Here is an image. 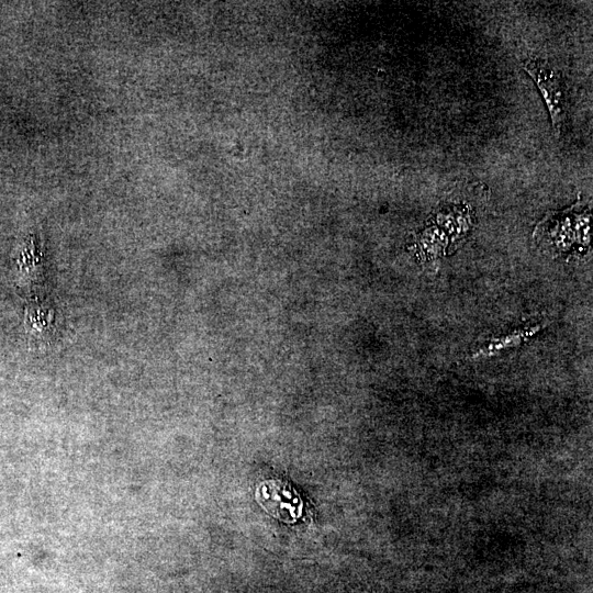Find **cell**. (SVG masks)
I'll return each mask as SVG.
<instances>
[{
	"label": "cell",
	"instance_id": "obj_1",
	"mask_svg": "<svg viewBox=\"0 0 593 593\" xmlns=\"http://www.w3.org/2000/svg\"><path fill=\"white\" fill-rule=\"evenodd\" d=\"M525 72L529 73L545 100L550 111L553 127L557 134L561 133L566 114V100L564 85L551 65L541 60H529L523 64Z\"/></svg>",
	"mask_w": 593,
	"mask_h": 593
},
{
	"label": "cell",
	"instance_id": "obj_2",
	"mask_svg": "<svg viewBox=\"0 0 593 593\" xmlns=\"http://www.w3.org/2000/svg\"><path fill=\"white\" fill-rule=\"evenodd\" d=\"M257 499L277 519L293 522L299 516V498L282 481H267L257 490Z\"/></svg>",
	"mask_w": 593,
	"mask_h": 593
}]
</instances>
